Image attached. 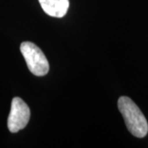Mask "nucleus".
I'll return each mask as SVG.
<instances>
[{"instance_id": "nucleus-4", "label": "nucleus", "mask_w": 148, "mask_h": 148, "mask_svg": "<svg viewBox=\"0 0 148 148\" xmlns=\"http://www.w3.org/2000/svg\"><path fill=\"white\" fill-rule=\"evenodd\" d=\"M44 12L49 16L63 17L69 8V0H39Z\"/></svg>"}, {"instance_id": "nucleus-2", "label": "nucleus", "mask_w": 148, "mask_h": 148, "mask_svg": "<svg viewBox=\"0 0 148 148\" xmlns=\"http://www.w3.org/2000/svg\"><path fill=\"white\" fill-rule=\"evenodd\" d=\"M20 49L32 74L42 77L48 73L49 70V62L42 50L37 45L30 41H25L21 44Z\"/></svg>"}, {"instance_id": "nucleus-3", "label": "nucleus", "mask_w": 148, "mask_h": 148, "mask_svg": "<svg viewBox=\"0 0 148 148\" xmlns=\"http://www.w3.org/2000/svg\"><path fill=\"white\" fill-rule=\"evenodd\" d=\"M31 117V110L27 104L19 97H15L12 101L11 110L8 127L11 132H19L26 127Z\"/></svg>"}, {"instance_id": "nucleus-1", "label": "nucleus", "mask_w": 148, "mask_h": 148, "mask_svg": "<svg viewBox=\"0 0 148 148\" xmlns=\"http://www.w3.org/2000/svg\"><path fill=\"white\" fill-rule=\"evenodd\" d=\"M118 107L128 131L138 138L146 137L148 132V123L138 106L129 97L121 96L118 101Z\"/></svg>"}]
</instances>
